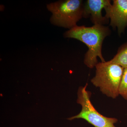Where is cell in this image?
I'll return each mask as SVG.
<instances>
[{
	"instance_id": "1",
	"label": "cell",
	"mask_w": 127,
	"mask_h": 127,
	"mask_svg": "<svg viewBox=\"0 0 127 127\" xmlns=\"http://www.w3.org/2000/svg\"><path fill=\"white\" fill-rule=\"evenodd\" d=\"M111 34L109 28L103 25L76 26L66 32L64 36L77 39L86 45L88 50L84 56V62L88 67L92 68L98 63V57L102 62H106L102 53L103 42Z\"/></svg>"
},
{
	"instance_id": "2",
	"label": "cell",
	"mask_w": 127,
	"mask_h": 127,
	"mask_svg": "<svg viewBox=\"0 0 127 127\" xmlns=\"http://www.w3.org/2000/svg\"><path fill=\"white\" fill-rule=\"evenodd\" d=\"M95 67V75L91 79V83L107 96L117 97L124 68L109 61L98 63Z\"/></svg>"
},
{
	"instance_id": "3",
	"label": "cell",
	"mask_w": 127,
	"mask_h": 127,
	"mask_svg": "<svg viewBox=\"0 0 127 127\" xmlns=\"http://www.w3.org/2000/svg\"><path fill=\"white\" fill-rule=\"evenodd\" d=\"M84 2L82 0H63L48 4L47 8L52 14L51 23L69 30L77 26L83 17Z\"/></svg>"
},
{
	"instance_id": "4",
	"label": "cell",
	"mask_w": 127,
	"mask_h": 127,
	"mask_svg": "<svg viewBox=\"0 0 127 127\" xmlns=\"http://www.w3.org/2000/svg\"><path fill=\"white\" fill-rule=\"evenodd\" d=\"M88 84L79 88L78 92L77 103L82 106V110L77 115L67 119L72 120L82 119L95 127H116L114 124L118 120L114 118H109L99 113L91 102V93L87 91Z\"/></svg>"
},
{
	"instance_id": "5",
	"label": "cell",
	"mask_w": 127,
	"mask_h": 127,
	"mask_svg": "<svg viewBox=\"0 0 127 127\" xmlns=\"http://www.w3.org/2000/svg\"><path fill=\"white\" fill-rule=\"evenodd\" d=\"M110 19L109 25L117 28L119 35L123 33L127 27V0H113V4L105 16Z\"/></svg>"
},
{
	"instance_id": "6",
	"label": "cell",
	"mask_w": 127,
	"mask_h": 127,
	"mask_svg": "<svg viewBox=\"0 0 127 127\" xmlns=\"http://www.w3.org/2000/svg\"><path fill=\"white\" fill-rule=\"evenodd\" d=\"M110 0H87L84 1L83 17L90 18L94 25H103L107 24L109 20L103 17L102 10L105 11L112 6Z\"/></svg>"
},
{
	"instance_id": "7",
	"label": "cell",
	"mask_w": 127,
	"mask_h": 127,
	"mask_svg": "<svg viewBox=\"0 0 127 127\" xmlns=\"http://www.w3.org/2000/svg\"><path fill=\"white\" fill-rule=\"evenodd\" d=\"M109 61L119 65L124 68H127V42L119 47L116 55Z\"/></svg>"
},
{
	"instance_id": "8",
	"label": "cell",
	"mask_w": 127,
	"mask_h": 127,
	"mask_svg": "<svg viewBox=\"0 0 127 127\" xmlns=\"http://www.w3.org/2000/svg\"><path fill=\"white\" fill-rule=\"evenodd\" d=\"M119 95L127 100V68H124L119 89Z\"/></svg>"
}]
</instances>
